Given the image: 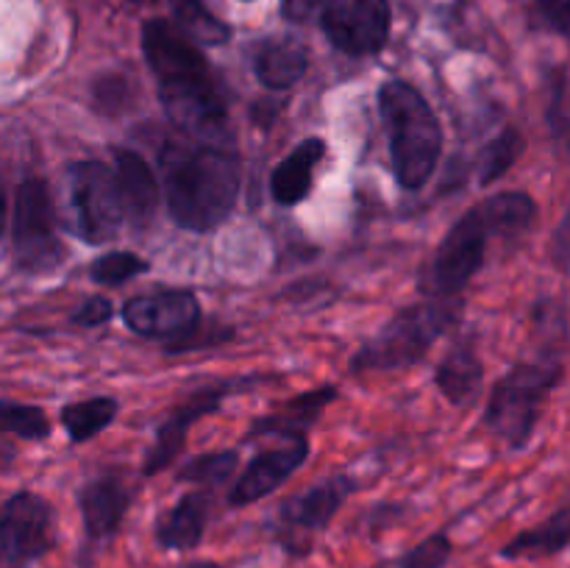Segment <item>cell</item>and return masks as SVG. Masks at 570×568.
<instances>
[{
	"mask_svg": "<svg viewBox=\"0 0 570 568\" xmlns=\"http://www.w3.org/2000/svg\"><path fill=\"white\" fill-rule=\"evenodd\" d=\"M165 198L176 226L212 232L234 212L239 193V159L234 145L176 139L161 150Z\"/></svg>",
	"mask_w": 570,
	"mask_h": 568,
	"instance_id": "cell-2",
	"label": "cell"
},
{
	"mask_svg": "<svg viewBox=\"0 0 570 568\" xmlns=\"http://www.w3.org/2000/svg\"><path fill=\"white\" fill-rule=\"evenodd\" d=\"M111 317V301L104 298V295H89L81 306L72 315V323L78 326H104Z\"/></svg>",
	"mask_w": 570,
	"mask_h": 568,
	"instance_id": "cell-31",
	"label": "cell"
},
{
	"mask_svg": "<svg viewBox=\"0 0 570 568\" xmlns=\"http://www.w3.org/2000/svg\"><path fill=\"white\" fill-rule=\"evenodd\" d=\"M570 543V510L560 507L549 521L538 523L534 529H527L518 538L501 549V557L507 560H538V557H554L566 551Z\"/></svg>",
	"mask_w": 570,
	"mask_h": 568,
	"instance_id": "cell-22",
	"label": "cell"
},
{
	"mask_svg": "<svg viewBox=\"0 0 570 568\" xmlns=\"http://www.w3.org/2000/svg\"><path fill=\"white\" fill-rule=\"evenodd\" d=\"M523 134L518 128H504L495 139H490L484 145L482 156H479V184L488 187V184L499 182L507 170L518 161L523 150Z\"/></svg>",
	"mask_w": 570,
	"mask_h": 568,
	"instance_id": "cell-25",
	"label": "cell"
},
{
	"mask_svg": "<svg viewBox=\"0 0 570 568\" xmlns=\"http://www.w3.org/2000/svg\"><path fill=\"white\" fill-rule=\"evenodd\" d=\"M178 568H223L220 562H212V560H193V562H184Z\"/></svg>",
	"mask_w": 570,
	"mask_h": 568,
	"instance_id": "cell-35",
	"label": "cell"
},
{
	"mask_svg": "<svg viewBox=\"0 0 570 568\" xmlns=\"http://www.w3.org/2000/svg\"><path fill=\"white\" fill-rule=\"evenodd\" d=\"M379 111L387 131L395 178L404 189H423L438 170L443 128L429 100L406 81H387L379 89Z\"/></svg>",
	"mask_w": 570,
	"mask_h": 568,
	"instance_id": "cell-3",
	"label": "cell"
},
{
	"mask_svg": "<svg viewBox=\"0 0 570 568\" xmlns=\"http://www.w3.org/2000/svg\"><path fill=\"white\" fill-rule=\"evenodd\" d=\"M460 312V298H432L426 304L404 306L376 337L356 351L351 368L356 373H384L415 365L438 343L440 334L454 326Z\"/></svg>",
	"mask_w": 570,
	"mask_h": 568,
	"instance_id": "cell-4",
	"label": "cell"
},
{
	"mask_svg": "<svg viewBox=\"0 0 570 568\" xmlns=\"http://www.w3.org/2000/svg\"><path fill=\"white\" fill-rule=\"evenodd\" d=\"M484 248H488V228H484L479 209L465 212V217L451 226L443 245L432 256L426 276H423V293L432 298H456L484 265Z\"/></svg>",
	"mask_w": 570,
	"mask_h": 568,
	"instance_id": "cell-8",
	"label": "cell"
},
{
	"mask_svg": "<svg viewBox=\"0 0 570 568\" xmlns=\"http://www.w3.org/2000/svg\"><path fill=\"white\" fill-rule=\"evenodd\" d=\"M326 156V143L317 137L304 139L295 145L293 154L278 161L271 176V193L282 206H295L309 195L312 182H315V167Z\"/></svg>",
	"mask_w": 570,
	"mask_h": 568,
	"instance_id": "cell-18",
	"label": "cell"
},
{
	"mask_svg": "<svg viewBox=\"0 0 570 568\" xmlns=\"http://www.w3.org/2000/svg\"><path fill=\"white\" fill-rule=\"evenodd\" d=\"M142 53L159 81L167 117L189 139L234 145L226 98L198 45L184 37L176 22L148 20L142 26Z\"/></svg>",
	"mask_w": 570,
	"mask_h": 568,
	"instance_id": "cell-1",
	"label": "cell"
},
{
	"mask_svg": "<svg viewBox=\"0 0 570 568\" xmlns=\"http://www.w3.org/2000/svg\"><path fill=\"white\" fill-rule=\"evenodd\" d=\"M14 259L28 273H48L61 265V243L56 237V206L45 178H26L14 198Z\"/></svg>",
	"mask_w": 570,
	"mask_h": 568,
	"instance_id": "cell-6",
	"label": "cell"
},
{
	"mask_svg": "<svg viewBox=\"0 0 570 568\" xmlns=\"http://www.w3.org/2000/svg\"><path fill=\"white\" fill-rule=\"evenodd\" d=\"M306 67H309V53L293 37L267 39L254 56L256 78L271 89H289L304 78Z\"/></svg>",
	"mask_w": 570,
	"mask_h": 568,
	"instance_id": "cell-20",
	"label": "cell"
},
{
	"mask_svg": "<svg viewBox=\"0 0 570 568\" xmlns=\"http://www.w3.org/2000/svg\"><path fill=\"white\" fill-rule=\"evenodd\" d=\"M53 507L31 490L0 505V568H33L56 549Z\"/></svg>",
	"mask_w": 570,
	"mask_h": 568,
	"instance_id": "cell-7",
	"label": "cell"
},
{
	"mask_svg": "<svg viewBox=\"0 0 570 568\" xmlns=\"http://www.w3.org/2000/svg\"><path fill=\"white\" fill-rule=\"evenodd\" d=\"M6 226V187H3V178H0V234H3Z\"/></svg>",
	"mask_w": 570,
	"mask_h": 568,
	"instance_id": "cell-34",
	"label": "cell"
},
{
	"mask_svg": "<svg viewBox=\"0 0 570 568\" xmlns=\"http://www.w3.org/2000/svg\"><path fill=\"white\" fill-rule=\"evenodd\" d=\"M176 26L193 42L223 45L228 39L226 22L217 20L200 0H176Z\"/></svg>",
	"mask_w": 570,
	"mask_h": 568,
	"instance_id": "cell-26",
	"label": "cell"
},
{
	"mask_svg": "<svg viewBox=\"0 0 570 568\" xmlns=\"http://www.w3.org/2000/svg\"><path fill=\"white\" fill-rule=\"evenodd\" d=\"M70 200L76 209V228L89 245L115 239L122 223V204L115 170L104 161H76L70 167Z\"/></svg>",
	"mask_w": 570,
	"mask_h": 568,
	"instance_id": "cell-9",
	"label": "cell"
},
{
	"mask_svg": "<svg viewBox=\"0 0 570 568\" xmlns=\"http://www.w3.org/2000/svg\"><path fill=\"white\" fill-rule=\"evenodd\" d=\"M237 462L239 454L234 449L212 451V454H200L195 457V460H189L187 466L178 471V479L193 484H220L237 471Z\"/></svg>",
	"mask_w": 570,
	"mask_h": 568,
	"instance_id": "cell-29",
	"label": "cell"
},
{
	"mask_svg": "<svg viewBox=\"0 0 570 568\" xmlns=\"http://www.w3.org/2000/svg\"><path fill=\"white\" fill-rule=\"evenodd\" d=\"M323 31L343 53H379L390 37L387 0H328L323 9Z\"/></svg>",
	"mask_w": 570,
	"mask_h": 568,
	"instance_id": "cell-12",
	"label": "cell"
},
{
	"mask_svg": "<svg viewBox=\"0 0 570 568\" xmlns=\"http://www.w3.org/2000/svg\"><path fill=\"white\" fill-rule=\"evenodd\" d=\"M128 505H131V493L120 477L100 473V477L89 479L78 490V507H81L89 543H106V540L115 538L122 518H126Z\"/></svg>",
	"mask_w": 570,
	"mask_h": 568,
	"instance_id": "cell-15",
	"label": "cell"
},
{
	"mask_svg": "<svg viewBox=\"0 0 570 568\" xmlns=\"http://www.w3.org/2000/svg\"><path fill=\"white\" fill-rule=\"evenodd\" d=\"M117 410H120V404L115 399H109V395H95V399L67 404L59 418L72 443H87V440H92L95 434L104 432L115 421Z\"/></svg>",
	"mask_w": 570,
	"mask_h": 568,
	"instance_id": "cell-24",
	"label": "cell"
},
{
	"mask_svg": "<svg viewBox=\"0 0 570 568\" xmlns=\"http://www.w3.org/2000/svg\"><path fill=\"white\" fill-rule=\"evenodd\" d=\"M115 182L117 193H120L122 217H128L137 228L148 226L156 215V206H159V184H156L148 161L137 150L117 148Z\"/></svg>",
	"mask_w": 570,
	"mask_h": 568,
	"instance_id": "cell-16",
	"label": "cell"
},
{
	"mask_svg": "<svg viewBox=\"0 0 570 568\" xmlns=\"http://www.w3.org/2000/svg\"><path fill=\"white\" fill-rule=\"evenodd\" d=\"M282 6L289 20H306L321 6V0H282Z\"/></svg>",
	"mask_w": 570,
	"mask_h": 568,
	"instance_id": "cell-33",
	"label": "cell"
},
{
	"mask_svg": "<svg viewBox=\"0 0 570 568\" xmlns=\"http://www.w3.org/2000/svg\"><path fill=\"white\" fill-rule=\"evenodd\" d=\"M150 267V262H145L142 256L131 254V251H111V254H104L100 259L92 262L89 267V276L98 284H106V287H120V284L131 282V278L142 276Z\"/></svg>",
	"mask_w": 570,
	"mask_h": 568,
	"instance_id": "cell-28",
	"label": "cell"
},
{
	"mask_svg": "<svg viewBox=\"0 0 570 568\" xmlns=\"http://www.w3.org/2000/svg\"><path fill=\"white\" fill-rule=\"evenodd\" d=\"M451 551L454 549H451V540L445 535H432L423 543H417L415 549L401 555L399 560L390 562L387 568H445Z\"/></svg>",
	"mask_w": 570,
	"mask_h": 568,
	"instance_id": "cell-30",
	"label": "cell"
},
{
	"mask_svg": "<svg viewBox=\"0 0 570 568\" xmlns=\"http://www.w3.org/2000/svg\"><path fill=\"white\" fill-rule=\"evenodd\" d=\"M11 460V451L6 449V445H0V466H3V462H9Z\"/></svg>",
	"mask_w": 570,
	"mask_h": 568,
	"instance_id": "cell-36",
	"label": "cell"
},
{
	"mask_svg": "<svg viewBox=\"0 0 570 568\" xmlns=\"http://www.w3.org/2000/svg\"><path fill=\"white\" fill-rule=\"evenodd\" d=\"M560 379L562 365H554V362H527L507 373L493 388L488 410H484V423L490 432L512 449L527 445L540 410H543L546 395L554 390Z\"/></svg>",
	"mask_w": 570,
	"mask_h": 568,
	"instance_id": "cell-5",
	"label": "cell"
},
{
	"mask_svg": "<svg viewBox=\"0 0 570 568\" xmlns=\"http://www.w3.org/2000/svg\"><path fill=\"white\" fill-rule=\"evenodd\" d=\"M122 321L142 337L176 340L173 349H178L198 332L200 304L193 290H156L126 301Z\"/></svg>",
	"mask_w": 570,
	"mask_h": 568,
	"instance_id": "cell-11",
	"label": "cell"
},
{
	"mask_svg": "<svg viewBox=\"0 0 570 568\" xmlns=\"http://www.w3.org/2000/svg\"><path fill=\"white\" fill-rule=\"evenodd\" d=\"M337 399V388H317L309 393H301L295 399L284 401L276 412L259 418V421L250 427V434H276V438H306V429L317 421L323 410H326L332 401Z\"/></svg>",
	"mask_w": 570,
	"mask_h": 568,
	"instance_id": "cell-19",
	"label": "cell"
},
{
	"mask_svg": "<svg viewBox=\"0 0 570 568\" xmlns=\"http://www.w3.org/2000/svg\"><path fill=\"white\" fill-rule=\"evenodd\" d=\"M237 388H243V382L212 384V388L198 390V393L189 395L181 407H176V410L167 415V421L156 429V440L154 445H150L148 454H145L142 471L148 473V477H154V473L170 468V462H176V457L181 454L184 443H187V429L193 427L198 418L209 415L212 410H217L220 401Z\"/></svg>",
	"mask_w": 570,
	"mask_h": 568,
	"instance_id": "cell-13",
	"label": "cell"
},
{
	"mask_svg": "<svg viewBox=\"0 0 570 568\" xmlns=\"http://www.w3.org/2000/svg\"><path fill=\"white\" fill-rule=\"evenodd\" d=\"M212 518V496L204 490H189L176 507L165 512L156 523V543L167 551H189L204 540Z\"/></svg>",
	"mask_w": 570,
	"mask_h": 568,
	"instance_id": "cell-17",
	"label": "cell"
},
{
	"mask_svg": "<svg viewBox=\"0 0 570 568\" xmlns=\"http://www.w3.org/2000/svg\"><path fill=\"white\" fill-rule=\"evenodd\" d=\"M476 209L488 228V237L495 234L504 239H518L521 234H527L538 217V206L527 193H499Z\"/></svg>",
	"mask_w": 570,
	"mask_h": 568,
	"instance_id": "cell-23",
	"label": "cell"
},
{
	"mask_svg": "<svg viewBox=\"0 0 570 568\" xmlns=\"http://www.w3.org/2000/svg\"><path fill=\"white\" fill-rule=\"evenodd\" d=\"M538 6L546 20L554 26V31L566 37L570 31V0H538Z\"/></svg>",
	"mask_w": 570,
	"mask_h": 568,
	"instance_id": "cell-32",
	"label": "cell"
},
{
	"mask_svg": "<svg viewBox=\"0 0 570 568\" xmlns=\"http://www.w3.org/2000/svg\"><path fill=\"white\" fill-rule=\"evenodd\" d=\"M484 368L479 362V356L473 354L468 345H456L449 354L440 360L438 371H434V382L443 390L445 399L451 404H471L479 395V388H482Z\"/></svg>",
	"mask_w": 570,
	"mask_h": 568,
	"instance_id": "cell-21",
	"label": "cell"
},
{
	"mask_svg": "<svg viewBox=\"0 0 570 568\" xmlns=\"http://www.w3.org/2000/svg\"><path fill=\"white\" fill-rule=\"evenodd\" d=\"M0 432L26 440H45L50 434V423L39 407L0 401Z\"/></svg>",
	"mask_w": 570,
	"mask_h": 568,
	"instance_id": "cell-27",
	"label": "cell"
},
{
	"mask_svg": "<svg viewBox=\"0 0 570 568\" xmlns=\"http://www.w3.org/2000/svg\"><path fill=\"white\" fill-rule=\"evenodd\" d=\"M306 457H309L306 438H293L284 445H276V449H267L262 454H256L248 462V468L239 473L237 482H234L232 493H228V505L248 507L254 501L271 496L278 484L287 482L304 466Z\"/></svg>",
	"mask_w": 570,
	"mask_h": 568,
	"instance_id": "cell-14",
	"label": "cell"
},
{
	"mask_svg": "<svg viewBox=\"0 0 570 568\" xmlns=\"http://www.w3.org/2000/svg\"><path fill=\"white\" fill-rule=\"evenodd\" d=\"M351 493V482L345 477L326 479V482L312 484L304 493H295L293 499L282 501L276 510V540L293 557H306L312 549V535L326 529L332 518L343 507L345 496Z\"/></svg>",
	"mask_w": 570,
	"mask_h": 568,
	"instance_id": "cell-10",
	"label": "cell"
}]
</instances>
